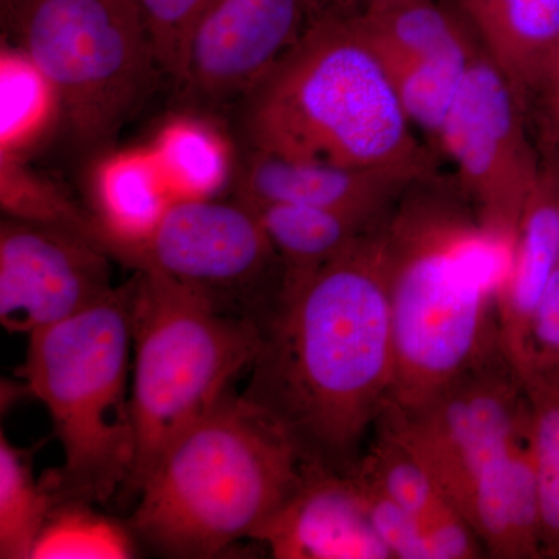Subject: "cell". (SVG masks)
<instances>
[{
    "label": "cell",
    "instance_id": "cell-1",
    "mask_svg": "<svg viewBox=\"0 0 559 559\" xmlns=\"http://www.w3.org/2000/svg\"><path fill=\"white\" fill-rule=\"evenodd\" d=\"M388 221L282 294L242 393L305 463L337 473L358 465L392 395Z\"/></svg>",
    "mask_w": 559,
    "mask_h": 559
},
{
    "label": "cell",
    "instance_id": "cell-2",
    "mask_svg": "<svg viewBox=\"0 0 559 559\" xmlns=\"http://www.w3.org/2000/svg\"><path fill=\"white\" fill-rule=\"evenodd\" d=\"M511 249L513 238L485 226L457 183L433 173L404 191L385 227L388 409H418L503 345L498 300Z\"/></svg>",
    "mask_w": 559,
    "mask_h": 559
},
{
    "label": "cell",
    "instance_id": "cell-3",
    "mask_svg": "<svg viewBox=\"0 0 559 559\" xmlns=\"http://www.w3.org/2000/svg\"><path fill=\"white\" fill-rule=\"evenodd\" d=\"M253 150L360 170L433 173L380 58L345 11L320 9L248 92Z\"/></svg>",
    "mask_w": 559,
    "mask_h": 559
},
{
    "label": "cell",
    "instance_id": "cell-4",
    "mask_svg": "<svg viewBox=\"0 0 559 559\" xmlns=\"http://www.w3.org/2000/svg\"><path fill=\"white\" fill-rule=\"evenodd\" d=\"M304 469L289 433L245 395L227 393L157 460L135 495L130 530L167 557H218L259 536Z\"/></svg>",
    "mask_w": 559,
    "mask_h": 559
},
{
    "label": "cell",
    "instance_id": "cell-5",
    "mask_svg": "<svg viewBox=\"0 0 559 559\" xmlns=\"http://www.w3.org/2000/svg\"><path fill=\"white\" fill-rule=\"evenodd\" d=\"M132 345V278L28 336L21 378L49 412L64 452L49 480L58 503H105L130 485Z\"/></svg>",
    "mask_w": 559,
    "mask_h": 559
},
{
    "label": "cell",
    "instance_id": "cell-6",
    "mask_svg": "<svg viewBox=\"0 0 559 559\" xmlns=\"http://www.w3.org/2000/svg\"><path fill=\"white\" fill-rule=\"evenodd\" d=\"M132 331L135 466L127 492L135 496L173 441L215 409L230 382L250 369L261 329L170 275L143 267L132 277Z\"/></svg>",
    "mask_w": 559,
    "mask_h": 559
},
{
    "label": "cell",
    "instance_id": "cell-7",
    "mask_svg": "<svg viewBox=\"0 0 559 559\" xmlns=\"http://www.w3.org/2000/svg\"><path fill=\"white\" fill-rule=\"evenodd\" d=\"M16 27L90 145L119 132L160 69L135 0H20Z\"/></svg>",
    "mask_w": 559,
    "mask_h": 559
},
{
    "label": "cell",
    "instance_id": "cell-8",
    "mask_svg": "<svg viewBox=\"0 0 559 559\" xmlns=\"http://www.w3.org/2000/svg\"><path fill=\"white\" fill-rule=\"evenodd\" d=\"M130 266L153 267L200 290L216 308L263 329L278 305L283 267L252 207L175 200Z\"/></svg>",
    "mask_w": 559,
    "mask_h": 559
},
{
    "label": "cell",
    "instance_id": "cell-9",
    "mask_svg": "<svg viewBox=\"0 0 559 559\" xmlns=\"http://www.w3.org/2000/svg\"><path fill=\"white\" fill-rule=\"evenodd\" d=\"M528 417L524 378L499 345L418 409H385L380 421L417 452L460 511L479 471Z\"/></svg>",
    "mask_w": 559,
    "mask_h": 559
},
{
    "label": "cell",
    "instance_id": "cell-10",
    "mask_svg": "<svg viewBox=\"0 0 559 559\" xmlns=\"http://www.w3.org/2000/svg\"><path fill=\"white\" fill-rule=\"evenodd\" d=\"M439 145L481 223L513 238L538 186L522 131L520 94L481 47L444 120Z\"/></svg>",
    "mask_w": 559,
    "mask_h": 559
},
{
    "label": "cell",
    "instance_id": "cell-11",
    "mask_svg": "<svg viewBox=\"0 0 559 559\" xmlns=\"http://www.w3.org/2000/svg\"><path fill=\"white\" fill-rule=\"evenodd\" d=\"M109 253L80 235L3 219L0 323L31 336L86 310L114 288Z\"/></svg>",
    "mask_w": 559,
    "mask_h": 559
},
{
    "label": "cell",
    "instance_id": "cell-12",
    "mask_svg": "<svg viewBox=\"0 0 559 559\" xmlns=\"http://www.w3.org/2000/svg\"><path fill=\"white\" fill-rule=\"evenodd\" d=\"M319 9L318 0H213L191 36L180 83L207 97L248 94Z\"/></svg>",
    "mask_w": 559,
    "mask_h": 559
},
{
    "label": "cell",
    "instance_id": "cell-13",
    "mask_svg": "<svg viewBox=\"0 0 559 559\" xmlns=\"http://www.w3.org/2000/svg\"><path fill=\"white\" fill-rule=\"evenodd\" d=\"M257 543L277 559H392L371 525L352 471L305 463L299 487Z\"/></svg>",
    "mask_w": 559,
    "mask_h": 559
},
{
    "label": "cell",
    "instance_id": "cell-14",
    "mask_svg": "<svg viewBox=\"0 0 559 559\" xmlns=\"http://www.w3.org/2000/svg\"><path fill=\"white\" fill-rule=\"evenodd\" d=\"M460 513L496 559H544L538 468L532 421L477 474Z\"/></svg>",
    "mask_w": 559,
    "mask_h": 559
},
{
    "label": "cell",
    "instance_id": "cell-15",
    "mask_svg": "<svg viewBox=\"0 0 559 559\" xmlns=\"http://www.w3.org/2000/svg\"><path fill=\"white\" fill-rule=\"evenodd\" d=\"M421 178L426 176L286 159L253 150L242 173L240 200L289 202L385 218L404 191Z\"/></svg>",
    "mask_w": 559,
    "mask_h": 559
},
{
    "label": "cell",
    "instance_id": "cell-16",
    "mask_svg": "<svg viewBox=\"0 0 559 559\" xmlns=\"http://www.w3.org/2000/svg\"><path fill=\"white\" fill-rule=\"evenodd\" d=\"M91 189L106 250L130 264L175 201L150 145L103 157Z\"/></svg>",
    "mask_w": 559,
    "mask_h": 559
},
{
    "label": "cell",
    "instance_id": "cell-17",
    "mask_svg": "<svg viewBox=\"0 0 559 559\" xmlns=\"http://www.w3.org/2000/svg\"><path fill=\"white\" fill-rule=\"evenodd\" d=\"M520 94L559 35V0H444Z\"/></svg>",
    "mask_w": 559,
    "mask_h": 559
},
{
    "label": "cell",
    "instance_id": "cell-18",
    "mask_svg": "<svg viewBox=\"0 0 559 559\" xmlns=\"http://www.w3.org/2000/svg\"><path fill=\"white\" fill-rule=\"evenodd\" d=\"M559 267V200L536 187L514 230L510 266L499 290L500 334L518 362L530 318Z\"/></svg>",
    "mask_w": 559,
    "mask_h": 559
},
{
    "label": "cell",
    "instance_id": "cell-19",
    "mask_svg": "<svg viewBox=\"0 0 559 559\" xmlns=\"http://www.w3.org/2000/svg\"><path fill=\"white\" fill-rule=\"evenodd\" d=\"M246 204L255 212L277 252L283 267L282 294L337 259L349 246L380 227L390 216L369 218L355 213L289 202Z\"/></svg>",
    "mask_w": 559,
    "mask_h": 559
},
{
    "label": "cell",
    "instance_id": "cell-20",
    "mask_svg": "<svg viewBox=\"0 0 559 559\" xmlns=\"http://www.w3.org/2000/svg\"><path fill=\"white\" fill-rule=\"evenodd\" d=\"M150 148L175 200L216 198L229 182V142L207 121L173 119L160 128Z\"/></svg>",
    "mask_w": 559,
    "mask_h": 559
},
{
    "label": "cell",
    "instance_id": "cell-21",
    "mask_svg": "<svg viewBox=\"0 0 559 559\" xmlns=\"http://www.w3.org/2000/svg\"><path fill=\"white\" fill-rule=\"evenodd\" d=\"M62 116L60 95L22 47L0 53V153L24 157Z\"/></svg>",
    "mask_w": 559,
    "mask_h": 559
},
{
    "label": "cell",
    "instance_id": "cell-22",
    "mask_svg": "<svg viewBox=\"0 0 559 559\" xmlns=\"http://www.w3.org/2000/svg\"><path fill=\"white\" fill-rule=\"evenodd\" d=\"M58 498L33 474L31 455L0 436V558L32 559Z\"/></svg>",
    "mask_w": 559,
    "mask_h": 559
},
{
    "label": "cell",
    "instance_id": "cell-23",
    "mask_svg": "<svg viewBox=\"0 0 559 559\" xmlns=\"http://www.w3.org/2000/svg\"><path fill=\"white\" fill-rule=\"evenodd\" d=\"M0 205L10 219L70 231L106 250L94 215L83 212L64 191L33 171L24 157L0 153Z\"/></svg>",
    "mask_w": 559,
    "mask_h": 559
},
{
    "label": "cell",
    "instance_id": "cell-24",
    "mask_svg": "<svg viewBox=\"0 0 559 559\" xmlns=\"http://www.w3.org/2000/svg\"><path fill=\"white\" fill-rule=\"evenodd\" d=\"M538 468L544 559H559V371L522 370Z\"/></svg>",
    "mask_w": 559,
    "mask_h": 559
},
{
    "label": "cell",
    "instance_id": "cell-25",
    "mask_svg": "<svg viewBox=\"0 0 559 559\" xmlns=\"http://www.w3.org/2000/svg\"><path fill=\"white\" fill-rule=\"evenodd\" d=\"M358 465L419 521L454 507L429 466L382 421H378Z\"/></svg>",
    "mask_w": 559,
    "mask_h": 559
},
{
    "label": "cell",
    "instance_id": "cell-26",
    "mask_svg": "<svg viewBox=\"0 0 559 559\" xmlns=\"http://www.w3.org/2000/svg\"><path fill=\"white\" fill-rule=\"evenodd\" d=\"M131 533L119 522L95 513L91 503H58L36 540L32 559L132 558Z\"/></svg>",
    "mask_w": 559,
    "mask_h": 559
},
{
    "label": "cell",
    "instance_id": "cell-27",
    "mask_svg": "<svg viewBox=\"0 0 559 559\" xmlns=\"http://www.w3.org/2000/svg\"><path fill=\"white\" fill-rule=\"evenodd\" d=\"M213 0H135L157 64L182 81L194 28Z\"/></svg>",
    "mask_w": 559,
    "mask_h": 559
},
{
    "label": "cell",
    "instance_id": "cell-28",
    "mask_svg": "<svg viewBox=\"0 0 559 559\" xmlns=\"http://www.w3.org/2000/svg\"><path fill=\"white\" fill-rule=\"evenodd\" d=\"M352 474L371 525L388 547L392 559H429L423 539L421 521L389 496L359 465L355 466Z\"/></svg>",
    "mask_w": 559,
    "mask_h": 559
},
{
    "label": "cell",
    "instance_id": "cell-29",
    "mask_svg": "<svg viewBox=\"0 0 559 559\" xmlns=\"http://www.w3.org/2000/svg\"><path fill=\"white\" fill-rule=\"evenodd\" d=\"M518 369L559 371V267L530 318Z\"/></svg>",
    "mask_w": 559,
    "mask_h": 559
},
{
    "label": "cell",
    "instance_id": "cell-30",
    "mask_svg": "<svg viewBox=\"0 0 559 559\" xmlns=\"http://www.w3.org/2000/svg\"><path fill=\"white\" fill-rule=\"evenodd\" d=\"M429 559L484 558L479 538L455 507H447L421 520Z\"/></svg>",
    "mask_w": 559,
    "mask_h": 559
},
{
    "label": "cell",
    "instance_id": "cell-31",
    "mask_svg": "<svg viewBox=\"0 0 559 559\" xmlns=\"http://www.w3.org/2000/svg\"><path fill=\"white\" fill-rule=\"evenodd\" d=\"M409 0H336L331 9L345 11V13H364V11L388 9Z\"/></svg>",
    "mask_w": 559,
    "mask_h": 559
},
{
    "label": "cell",
    "instance_id": "cell-32",
    "mask_svg": "<svg viewBox=\"0 0 559 559\" xmlns=\"http://www.w3.org/2000/svg\"><path fill=\"white\" fill-rule=\"evenodd\" d=\"M551 51H554V53L550 55H557L559 62V35L557 36V40H555L554 47H551Z\"/></svg>",
    "mask_w": 559,
    "mask_h": 559
},
{
    "label": "cell",
    "instance_id": "cell-33",
    "mask_svg": "<svg viewBox=\"0 0 559 559\" xmlns=\"http://www.w3.org/2000/svg\"><path fill=\"white\" fill-rule=\"evenodd\" d=\"M557 194H558V200H559V187H558V191H557Z\"/></svg>",
    "mask_w": 559,
    "mask_h": 559
}]
</instances>
